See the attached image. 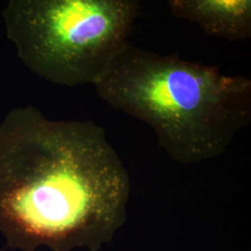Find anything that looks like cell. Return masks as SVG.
Here are the masks:
<instances>
[{"instance_id": "cell-1", "label": "cell", "mask_w": 251, "mask_h": 251, "mask_svg": "<svg viewBox=\"0 0 251 251\" xmlns=\"http://www.w3.org/2000/svg\"><path fill=\"white\" fill-rule=\"evenodd\" d=\"M128 174L102 127L34 106L0 124V233L13 250L96 251L125 222Z\"/></svg>"}, {"instance_id": "cell-2", "label": "cell", "mask_w": 251, "mask_h": 251, "mask_svg": "<svg viewBox=\"0 0 251 251\" xmlns=\"http://www.w3.org/2000/svg\"><path fill=\"white\" fill-rule=\"evenodd\" d=\"M94 87L111 107L150 126L181 164L222 155L251 121L250 78L130 43Z\"/></svg>"}, {"instance_id": "cell-3", "label": "cell", "mask_w": 251, "mask_h": 251, "mask_svg": "<svg viewBox=\"0 0 251 251\" xmlns=\"http://www.w3.org/2000/svg\"><path fill=\"white\" fill-rule=\"evenodd\" d=\"M139 12L135 0H10L2 17L28 70L75 87L99 80L129 44Z\"/></svg>"}, {"instance_id": "cell-4", "label": "cell", "mask_w": 251, "mask_h": 251, "mask_svg": "<svg viewBox=\"0 0 251 251\" xmlns=\"http://www.w3.org/2000/svg\"><path fill=\"white\" fill-rule=\"evenodd\" d=\"M173 17L186 20L208 36L228 41L251 36V0H170Z\"/></svg>"}]
</instances>
